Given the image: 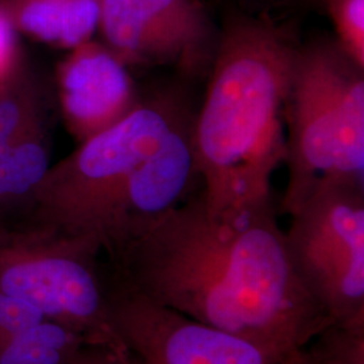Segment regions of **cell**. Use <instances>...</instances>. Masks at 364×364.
<instances>
[{"instance_id": "cell-1", "label": "cell", "mask_w": 364, "mask_h": 364, "mask_svg": "<svg viewBox=\"0 0 364 364\" xmlns=\"http://www.w3.org/2000/svg\"><path fill=\"white\" fill-rule=\"evenodd\" d=\"M105 257L117 287L284 363L331 326L291 269L274 204L216 212L198 191Z\"/></svg>"}, {"instance_id": "cell-2", "label": "cell", "mask_w": 364, "mask_h": 364, "mask_svg": "<svg viewBox=\"0 0 364 364\" xmlns=\"http://www.w3.org/2000/svg\"><path fill=\"white\" fill-rule=\"evenodd\" d=\"M299 42L287 27L228 14L193 119L200 193L208 208L273 204L272 180L287 158V102Z\"/></svg>"}, {"instance_id": "cell-3", "label": "cell", "mask_w": 364, "mask_h": 364, "mask_svg": "<svg viewBox=\"0 0 364 364\" xmlns=\"http://www.w3.org/2000/svg\"><path fill=\"white\" fill-rule=\"evenodd\" d=\"M192 114L180 90L144 96L123 120L50 166L25 213L14 221L93 237L103 248L136 171L170 131Z\"/></svg>"}, {"instance_id": "cell-4", "label": "cell", "mask_w": 364, "mask_h": 364, "mask_svg": "<svg viewBox=\"0 0 364 364\" xmlns=\"http://www.w3.org/2000/svg\"><path fill=\"white\" fill-rule=\"evenodd\" d=\"M290 215L323 180L364 182V68L336 39L299 45L287 102Z\"/></svg>"}, {"instance_id": "cell-5", "label": "cell", "mask_w": 364, "mask_h": 364, "mask_svg": "<svg viewBox=\"0 0 364 364\" xmlns=\"http://www.w3.org/2000/svg\"><path fill=\"white\" fill-rule=\"evenodd\" d=\"M108 285L96 239L30 221L0 224V290L46 318L95 343H122L109 323Z\"/></svg>"}, {"instance_id": "cell-6", "label": "cell", "mask_w": 364, "mask_h": 364, "mask_svg": "<svg viewBox=\"0 0 364 364\" xmlns=\"http://www.w3.org/2000/svg\"><path fill=\"white\" fill-rule=\"evenodd\" d=\"M287 257L331 324L364 326V182L328 178L290 213Z\"/></svg>"}, {"instance_id": "cell-7", "label": "cell", "mask_w": 364, "mask_h": 364, "mask_svg": "<svg viewBox=\"0 0 364 364\" xmlns=\"http://www.w3.org/2000/svg\"><path fill=\"white\" fill-rule=\"evenodd\" d=\"M99 27L126 66H168L186 81L208 77L219 42L201 0H97Z\"/></svg>"}, {"instance_id": "cell-8", "label": "cell", "mask_w": 364, "mask_h": 364, "mask_svg": "<svg viewBox=\"0 0 364 364\" xmlns=\"http://www.w3.org/2000/svg\"><path fill=\"white\" fill-rule=\"evenodd\" d=\"M109 323L147 364H285L259 346L154 305L109 281Z\"/></svg>"}, {"instance_id": "cell-9", "label": "cell", "mask_w": 364, "mask_h": 364, "mask_svg": "<svg viewBox=\"0 0 364 364\" xmlns=\"http://www.w3.org/2000/svg\"><path fill=\"white\" fill-rule=\"evenodd\" d=\"M108 46L87 41L57 69V91L66 129L82 144L111 129L141 103L134 80Z\"/></svg>"}, {"instance_id": "cell-10", "label": "cell", "mask_w": 364, "mask_h": 364, "mask_svg": "<svg viewBox=\"0 0 364 364\" xmlns=\"http://www.w3.org/2000/svg\"><path fill=\"white\" fill-rule=\"evenodd\" d=\"M0 11L16 33L61 49L91 41L99 27L97 0H0Z\"/></svg>"}, {"instance_id": "cell-11", "label": "cell", "mask_w": 364, "mask_h": 364, "mask_svg": "<svg viewBox=\"0 0 364 364\" xmlns=\"http://www.w3.org/2000/svg\"><path fill=\"white\" fill-rule=\"evenodd\" d=\"M48 130L13 144L0 156V224L19 219L50 168Z\"/></svg>"}, {"instance_id": "cell-12", "label": "cell", "mask_w": 364, "mask_h": 364, "mask_svg": "<svg viewBox=\"0 0 364 364\" xmlns=\"http://www.w3.org/2000/svg\"><path fill=\"white\" fill-rule=\"evenodd\" d=\"M90 344L95 341L45 318L0 338V364H72Z\"/></svg>"}, {"instance_id": "cell-13", "label": "cell", "mask_w": 364, "mask_h": 364, "mask_svg": "<svg viewBox=\"0 0 364 364\" xmlns=\"http://www.w3.org/2000/svg\"><path fill=\"white\" fill-rule=\"evenodd\" d=\"M48 91L22 69L0 88V156L27 136L48 130Z\"/></svg>"}, {"instance_id": "cell-14", "label": "cell", "mask_w": 364, "mask_h": 364, "mask_svg": "<svg viewBox=\"0 0 364 364\" xmlns=\"http://www.w3.org/2000/svg\"><path fill=\"white\" fill-rule=\"evenodd\" d=\"M285 364H364V326L331 324Z\"/></svg>"}, {"instance_id": "cell-15", "label": "cell", "mask_w": 364, "mask_h": 364, "mask_svg": "<svg viewBox=\"0 0 364 364\" xmlns=\"http://www.w3.org/2000/svg\"><path fill=\"white\" fill-rule=\"evenodd\" d=\"M336 31V41L364 68V0H320Z\"/></svg>"}, {"instance_id": "cell-16", "label": "cell", "mask_w": 364, "mask_h": 364, "mask_svg": "<svg viewBox=\"0 0 364 364\" xmlns=\"http://www.w3.org/2000/svg\"><path fill=\"white\" fill-rule=\"evenodd\" d=\"M46 317L26 302L0 290V338L37 324Z\"/></svg>"}, {"instance_id": "cell-17", "label": "cell", "mask_w": 364, "mask_h": 364, "mask_svg": "<svg viewBox=\"0 0 364 364\" xmlns=\"http://www.w3.org/2000/svg\"><path fill=\"white\" fill-rule=\"evenodd\" d=\"M72 364H147L122 343H95L80 352Z\"/></svg>"}, {"instance_id": "cell-18", "label": "cell", "mask_w": 364, "mask_h": 364, "mask_svg": "<svg viewBox=\"0 0 364 364\" xmlns=\"http://www.w3.org/2000/svg\"><path fill=\"white\" fill-rule=\"evenodd\" d=\"M22 70L16 31L0 11V88Z\"/></svg>"}, {"instance_id": "cell-19", "label": "cell", "mask_w": 364, "mask_h": 364, "mask_svg": "<svg viewBox=\"0 0 364 364\" xmlns=\"http://www.w3.org/2000/svg\"><path fill=\"white\" fill-rule=\"evenodd\" d=\"M245 1H248V3H251V4H254V3H260L262 0H245Z\"/></svg>"}]
</instances>
